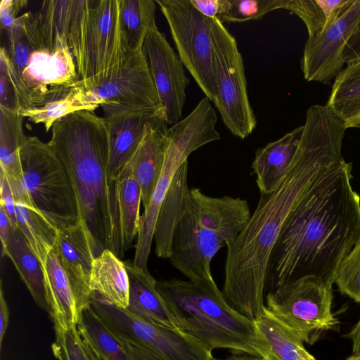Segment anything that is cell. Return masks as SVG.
<instances>
[{"mask_svg": "<svg viewBox=\"0 0 360 360\" xmlns=\"http://www.w3.org/2000/svg\"><path fill=\"white\" fill-rule=\"evenodd\" d=\"M346 129L328 106H310L286 173L274 190L260 193L248 222L227 247L222 292L236 310L252 321L266 311L270 257L282 227L326 169L343 158Z\"/></svg>", "mask_w": 360, "mask_h": 360, "instance_id": "cell-1", "label": "cell"}, {"mask_svg": "<svg viewBox=\"0 0 360 360\" xmlns=\"http://www.w3.org/2000/svg\"><path fill=\"white\" fill-rule=\"evenodd\" d=\"M352 163L331 164L292 210L271 254L266 290L314 276L333 285L338 267L360 242V196Z\"/></svg>", "mask_w": 360, "mask_h": 360, "instance_id": "cell-2", "label": "cell"}, {"mask_svg": "<svg viewBox=\"0 0 360 360\" xmlns=\"http://www.w3.org/2000/svg\"><path fill=\"white\" fill-rule=\"evenodd\" d=\"M64 165L74 188L79 219L95 252L118 257V224L115 184L108 177L110 141L103 117L80 110L56 121L47 143Z\"/></svg>", "mask_w": 360, "mask_h": 360, "instance_id": "cell-3", "label": "cell"}, {"mask_svg": "<svg viewBox=\"0 0 360 360\" xmlns=\"http://www.w3.org/2000/svg\"><path fill=\"white\" fill-rule=\"evenodd\" d=\"M182 333L212 352L226 349L267 359V346L254 321L236 310L215 281L172 278L157 281Z\"/></svg>", "mask_w": 360, "mask_h": 360, "instance_id": "cell-4", "label": "cell"}, {"mask_svg": "<svg viewBox=\"0 0 360 360\" xmlns=\"http://www.w3.org/2000/svg\"><path fill=\"white\" fill-rule=\"evenodd\" d=\"M251 214L246 200L190 188L175 226L170 264L189 280L214 281L213 257L236 240Z\"/></svg>", "mask_w": 360, "mask_h": 360, "instance_id": "cell-5", "label": "cell"}, {"mask_svg": "<svg viewBox=\"0 0 360 360\" xmlns=\"http://www.w3.org/2000/svg\"><path fill=\"white\" fill-rule=\"evenodd\" d=\"M4 47L20 108L39 105L51 93L78 79L70 49L46 40L38 12L20 15L6 33Z\"/></svg>", "mask_w": 360, "mask_h": 360, "instance_id": "cell-6", "label": "cell"}, {"mask_svg": "<svg viewBox=\"0 0 360 360\" xmlns=\"http://www.w3.org/2000/svg\"><path fill=\"white\" fill-rule=\"evenodd\" d=\"M211 102L204 96L188 116L168 129L162 169L150 202L140 218L133 263L143 269H148L159 212L179 168L193 152L221 139L216 128L217 113Z\"/></svg>", "mask_w": 360, "mask_h": 360, "instance_id": "cell-7", "label": "cell"}, {"mask_svg": "<svg viewBox=\"0 0 360 360\" xmlns=\"http://www.w3.org/2000/svg\"><path fill=\"white\" fill-rule=\"evenodd\" d=\"M120 0H88L73 55L77 83L97 86L120 69L126 56L121 27Z\"/></svg>", "mask_w": 360, "mask_h": 360, "instance_id": "cell-8", "label": "cell"}, {"mask_svg": "<svg viewBox=\"0 0 360 360\" xmlns=\"http://www.w3.org/2000/svg\"><path fill=\"white\" fill-rule=\"evenodd\" d=\"M22 184L35 206L60 230L79 220L74 188L62 161L37 136H25L20 150Z\"/></svg>", "mask_w": 360, "mask_h": 360, "instance_id": "cell-9", "label": "cell"}, {"mask_svg": "<svg viewBox=\"0 0 360 360\" xmlns=\"http://www.w3.org/2000/svg\"><path fill=\"white\" fill-rule=\"evenodd\" d=\"M211 37L217 84L214 103L226 128L245 139L257 125L247 91L243 56L236 38L219 18H211Z\"/></svg>", "mask_w": 360, "mask_h": 360, "instance_id": "cell-10", "label": "cell"}, {"mask_svg": "<svg viewBox=\"0 0 360 360\" xmlns=\"http://www.w3.org/2000/svg\"><path fill=\"white\" fill-rule=\"evenodd\" d=\"M332 303L333 285L314 276L300 278L265 295L266 311L310 344L338 324Z\"/></svg>", "mask_w": 360, "mask_h": 360, "instance_id": "cell-11", "label": "cell"}, {"mask_svg": "<svg viewBox=\"0 0 360 360\" xmlns=\"http://www.w3.org/2000/svg\"><path fill=\"white\" fill-rule=\"evenodd\" d=\"M91 295V307L123 342L147 352L158 360L214 359L212 352L179 330L146 321Z\"/></svg>", "mask_w": 360, "mask_h": 360, "instance_id": "cell-12", "label": "cell"}, {"mask_svg": "<svg viewBox=\"0 0 360 360\" xmlns=\"http://www.w3.org/2000/svg\"><path fill=\"white\" fill-rule=\"evenodd\" d=\"M165 16L181 62L212 102L217 94L211 18L190 0H155Z\"/></svg>", "mask_w": 360, "mask_h": 360, "instance_id": "cell-13", "label": "cell"}, {"mask_svg": "<svg viewBox=\"0 0 360 360\" xmlns=\"http://www.w3.org/2000/svg\"><path fill=\"white\" fill-rule=\"evenodd\" d=\"M109 131V181H114L129 162L150 124L165 121V110L158 107L140 106L115 102L100 105Z\"/></svg>", "mask_w": 360, "mask_h": 360, "instance_id": "cell-14", "label": "cell"}, {"mask_svg": "<svg viewBox=\"0 0 360 360\" xmlns=\"http://www.w3.org/2000/svg\"><path fill=\"white\" fill-rule=\"evenodd\" d=\"M359 23L360 0H353L333 22L308 37L301 59L305 80L330 84L344 68L343 48Z\"/></svg>", "mask_w": 360, "mask_h": 360, "instance_id": "cell-15", "label": "cell"}, {"mask_svg": "<svg viewBox=\"0 0 360 360\" xmlns=\"http://www.w3.org/2000/svg\"><path fill=\"white\" fill-rule=\"evenodd\" d=\"M142 51L165 108L166 123L173 125L181 120L186 102L189 79L186 75L185 67L165 34L157 27L148 32Z\"/></svg>", "mask_w": 360, "mask_h": 360, "instance_id": "cell-16", "label": "cell"}, {"mask_svg": "<svg viewBox=\"0 0 360 360\" xmlns=\"http://www.w3.org/2000/svg\"><path fill=\"white\" fill-rule=\"evenodd\" d=\"M84 92L89 103L96 109L107 102L149 107L162 105L142 48L127 52L115 75L97 86L84 89Z\"/></svg>", "mask_w": 360, "mask_h": 360, "instance_id": "cell-17", "label": "cell"}, {"mask_svg": "<svg viewBox=\"0 0 360 360\" xmlns=\"http://www.w3.org/2000/svg\"><path fill=\"white\" fill-rule=\"evenodd\" d=\"M53 250L84 310L91 305L89 280L96 256L89 233L81 220L58 231Z\"/></svg>", "mask_w": 360, "mask_h": 360, "instance_id": "cell-18", "label": "cell"}, {"mask_svg": "<svg viewBox=\"0 0 360 360\" xmlns=\"http://www.w3.org/2000/svg\"><path fill=\"white\" fill-rule=\"evenodd\" d=\"M168 129L165 121L148 124L141 143L127 164L140 186L144 210L150 202L162 169Z\"/></svg>", "mask_w": 360, "mask_h": 360, "instance_id": "cell-19", "label": "cell"}, {"mask_svg": "<svg viewBox=\"0 0 360 360\" xmlns=\"http://www.w3.org/2000/svg\"><path fill=\"white\" fill-rule=\"evenodd\" d=\"M129 283L127 311L146 321L177 329L175 320L148 269L124 261ZM178 330V329H177Z\"/></svg>", "mask_w": 360, "mask_h": 360, "instance_id": "cell-20", "label": "cell"}, {"mask_svg": "<svg viewBox=\"0 0 360 360\" xmlns=\"http://www.w3.org/2000/svg\"><path fill=\"white\" fill-rule=\"evenodd\" d=\"M6 176L14 195L18 229L43 264L54 248L59 230L35 206L22 181Z\"/></svg>", "mask_w": 360, "mask_h": 360, "instance_id": "cell-21", "label": "cell"}, {"mask_svg": "<svg viewBox=\"0 0 360 360\" xmlns=\"http://www.w3.org/2000/svg\"><path fill=\"white\" fill-rule=\"evenodd\" d=\"M50 314L55 327L77 326L83 311L72 286L53 249L43 263Z\"/></svg>", "mask_w": 360, "mask_h": 360, "instance_id": "cell-22", "label": "cell"}, {"mask_svg": "<svg viewBox=\"0 0 360 360\" xmlns=\"http://www.w3.org/2000/svg\"><path fill=\"white\" fill-rule=\"evenodd\" d=\"M303 125L255 151L252 169L260 193L274 190L291 164L298 147Z\"/></svg>", "mask_w": 360, "mask_h": 360, "instance_id": "cell-23", "label": "cell"}, {"mask_svg": "<svg viewBox=\"0 0 360 360\" xmlns=\"http://www.w3.org/2000/svg\"><path fill=\"white\" fill-rule=\"evenodd\" d=\"M114 184L117 211L118 257L122 259L139 233L141 191L127 165L120 172Z\"/></svg>", "mask_w": 360, "mask_h": 360, "instance_id": "cell-24", "label": "cell"}, {"mask_svg": "<svg viewBox=\"0 0 360 360\" xmlns=\"http://www.w3.org/2000/svg\"><path fill=\"white\" fill-rule=\"evenodd\" d=\"M89 288L91 295L117 307L127 309L129 283L124 261L111 250H103L93 261Z\"/></svg>", "mask_w": 360, "mask_h": 360, "instance_id": "cell-25", "label": "cell"}, {"mask_svg": "<svg viewBox=\"0 0 360 360\" xmlns=\"http://www.w3.org/2000/svg\"><path fill=\"white\" fill-rule=\"evenodd\" d=\"M4 255L13 263L36 304L49 313L43 264L18 229H11Z\"/></svg>", "mask_w": 360, "mask_h": 360, "instance_id": "cell-26", "label": "cell"}, {"mask_svg": "<svg viewBox=\"0 0 360 360\" xmlns=\"http://www.w3.org/2000/svg\"><path fill=\"white\" fill-rule=\"evenodd\" d=\"M188 160L179 168L162 205L155 225L153 240L156 255L169 259L173 236L184 197L190 189L188 184Z\"/></svg>", "mask_w": 360, "mask_h": 360, "instance_id": "cell-27", "label": "cell"}, {"mask_svg": "<svg viewBox=\"0 0 360 360\" xmlns=\"http://www.w3.org/2000/svg\"><path fill=\"white\" fill-rule=\"evenodd\" d=\"M95 110L87 101L84 87L76 82L51 93L39 105L20 108L18 113L35 124H43L48 132L56 121L68 115L80 110Z\"/></svg>", "mask_w": 360, "mask_h": 360, "instance_id": "cell-28", "label": "cell"}, {"mask_svg": "<svg viewBox=\"0 0 360 360\" xmlns=\"http://www.w3.org/2000/svg\"><path fill=\"white\" fill-rule=\"evenodd\" d=\"M326 105L346 129H360V60L346 64L335 77Z\"/></svg>", "mask_w": 360, "mask_h": 360, "instance_id": "cell-29", "label": "cell"}, {"mask_svg": "<svg viewBox=\"0 0 360 360\" xmlns=\"http://www.w3.org/2000/svg\"><path fill=\"white\" fill-rule=\"evenodd\" d=\"M255 323L267 346L266 360H316L305 349L303 339L266 309Z\"/></svg>", "mask_w": 360, "mask_h": 360, "instance_id": "cell-30", "label": "cell"}, {"mask_svg": "<svg viewBox=\"0 0 360 360\" xmlns=\"http://www.w3.org/2000/svg\"><path fill=\"white\" fill-rule=\"evenodd\" d=\"M77 330L84 342L99 360H131L124 343L91 305L83 310Z\"/></svg>", "mask_w": 360, "mask_h": 360, "instance_id": "cell-31", "label": "cell"}, {"mask_svg": "<svg viewBox=\"0 0 360 360\" xmlns=\"http://www.w3.org/2000/svg\"><path fill=\"white\" fill-rule=\"evenodd\" d=\"M155 1L120 0V27L126 53L142 48L149 30L157 27Z\"/></svg>", "mask_w": 360, "mask_h": 360, "instance_id": "cell-32", "label": "cell"}, {"mask_svg": "<svg viewBox=\"0 0 360 360\" xmlns=\"http://www.w3.org/2000/svg\"><path fill=\"white\" fill-rule=\"evenodd\" d=\"M23 119L18 112L0 108V168L20 181L22 179L20 150L25 137Z\"/></svg>", "mask_w": 360, "mask_h": 360, "instance_id": "cell-33", "label": "cell"}, {"mask_svg": "<svg viewBox=\"0 0 360 360\" xmlns=\"http://www.w3.org/2000/svg\"><path fill=\"white\" fill-rule=\"evenodd\" d=\"M229 10L219 17L222 22H243L261 19L270 11L284 8L287 0H229Z\"/></svg>", "mask_w": 360, "mask_h": 360, "instance_id": "cell-34", "label": "cell"}, {"mask_svg": "<svg viewBox=\"0 0 360 360\" xmlns=\"http://www.w3.org/2000/svg\"><path fill=\"white\" fill-rule=\"evenodd\" d=\"M334 283L341 293L360 302V242L340 263Z\"/></svg>", "mask_w": 360, "mask_h": 360, "instance_id": "cell-35", "label": "cell"}, {"mask_svg": "<svg viewBox=\"0 0 360 360\" xmlns=\"http://www.w3.org/2000/svg\"><path fill=\"white\" fill-rule=\"evenodd\" d=\"M55 331L52 351L58 360H91L77 326L68 328L55 327Z\"/></svg>", "mask_w": 360, "mask_h": 360, "instance_id": "cell-36", "label": "cell"}, {"mask_svg": "<svg viewBox=\"0 0 360 360\" xmlns=\"http://www.w3.org/2000/svg\"><path fill=\"white\" fill-rule=\"evenodd\" d=\"M285 9L301 18L309 37L317 35L324 29L325 15L319 0H287Z\"/></svg>", "mask_w": 360, "mask_h": 360, "instance_id": "cell-37", "label": "cell"}, {"mask_svg": "<svg viewBox=\"0 0 360 360\" xmlns=\"http://www.w3.org/2000/svg\"><path fill=\"white\" fill-rule=\"evenodd\" d=\"M18 94L11 75L8 58L4 47L0 49V108L19 112Z\"/></svg>", "mask_w": 360, "mask_h": 360, "instance_id": "cell-38", "label": "cell"}, {"mask_svg": "<svg viewBox=\"0 0 360 360\" xmlns=\"http://www.w3.org/2000/svg\"><path fill=\"white\" fill-rule=\"evenodd\" d=\"M25 0H1L0 3V24L1 32H8L19 16V12L26 7Z\"/></svg>", "mask_w": 360, "mask_h": 360, "instance_id": "cell-39", "label": "cell"}, {"mask_svg": "<svg viewBox=\"0 0 360 360\" xmlns=\"http://www.w3.org/2000/svg\"><path fill=\"white\" fill-rule=\"evenodd\" d=\"M0 206L7 214L12 228L18 229L13 193L6 174L0 171Z\"/></svg>", "mask_w": 360, "mask_h": 360, "instance_id": "cell-40", "label": "cell"}, {"mask_svg": "<svg viewBox=\"0 0 360 360\" xmlns=\"http://www.w3.org/2000/svg\"><path fill=\"white\" fill-rule=\"evenodd\" d=\"M192 5L204 16L214 18L225 13L230 7L229 0H190Z\"/></svg>", "mask_w": 360, "mask_h": 360, "instance_id": "cell-41", "label": "cell"}, {"mask_svg": "<svg viewBox=\"0 0 360 360\" xmlns=\"http://www.w3.org/2000/svg\"><path fill=\"white\" fill-rule=\"evenodd\" d=\"M342 58L345 64L360 60V23L345 44Z\"/></svg>", "mask_w": 360, "mask_h": 360, "instance_id": "cell-42", "label": "cell"}, {"mask_svg": "<svg viewBox=\"0 0 360 360\" xmlns=\"http://www.w3.org/2000/svg\"><path fill=\"white\" fill-rule=\"evenodd\" d=\"M9 319V309L6 303L1 282L0 285V345L1 346Z\"/></svg>", "mask_w": 360, "mask_h": 360, "instance_id": "cell-43", "label": "cell"}, {"mask_svg": "<svg viewBox=\"0 0 360 360\" xmlns=\"http://www.w3.org/2000/svg\"><path fill=\"white\" fill-rule=\"evenodd\" d=\"M11 229V221L4 208L0 206V239L1 243V252L6 249Z\"/></svg>", "mask_w": 360, "mask_h": 360, "instance_id": "cell-44", "label": "cell"}, {"mask_svg": "<svg viewBox=\"0 0 360 360\" xmlns=\"http://www.w3.org/2000/svg\"><path fill=\"white\" fill-rule=\"evenodd\" d=\"M124 343L131 360H158L147 352L131 344Z\"/></svg>", "mask_w": 360, "mask_h": 360, "instance_id": "cell-45", "label": "cell"}, {"mask_svg": "<svg viewBox=\"0 0 360 360\" xmlns=\"http://www.w3.org/2000/svg\"><path fill=\"white\" fill-rule=\"evenodd\" d=\"M347 336L352 342L353 355L360 356V319Z\"/></svg>", "mask_w": 360, "mask_h": 360, "instance_id": "cell-46", "label": "cell"}, {"mask_svg": "<svg viewBox=\"0 0 360 360\" xmlns=\"http://www.w3.org/2000/svg\"><path fill=\"white\" fill-rule=\"evenodd\" d=\"M214 360H264V359H260L258 357L252 356H250L248 354L233 353V354L228 356L225 359H214Z\"/></svg>", "mask_w": 360, "mask_h": 360, "instance_id": "cell-47", "label": "cell"}, {"mask_svg": "<svg viewBox=\"0 0 360 360\" xmlns=\"http://www.w3.org/2000/svg\"><path fill=\"white\" fill-rule=\"evenodd\" d=\"M86 346L91 360H99L86 344Z\"/></svg>", "mask_w": 360, "mask_h": 360, "instance_id": "cell-48", "label": "cell"}, {"mask_svg": "<svg viewBox=\"0 0 360 360\" xmlns=\"http://www.w3.org/2000/svg\"><path fill=\"white\" fill-rule=\"evenodd\" d=\"M345 360H360V356L352 355Z\"/></svg>", "mask_w": 360, "mask_h": 360, "instance_id": "cell-49", "label": "cell"}]
</instances>
